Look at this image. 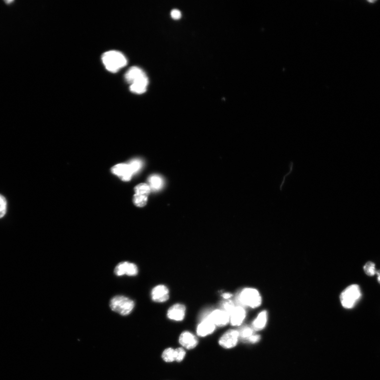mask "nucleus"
Here are the masks:
<instances>
[{
  "label": "nucleus",
  "instance_id": "nucleus-26",
  "mask_svg": "<svg viewBox=\"0 0 380 380\" xmlns=\"http://www.w3.org/2000/svg\"><path fill=\"white\" fill-rule=\"evenodd\" d=\"M172 18L175 20H178L181 17V12L178 9H173L171 12Z\"/></svg>",
  "mask_w": 380,
  "mask_h": 380
},
{
  "label": "nucleus",
  "instance_id": "nucleus-22",
  "mask_svg": "<svg viewBox=\"0 0 380 380\" xmlns=\"http://www.w3.org/2000/svg\"><path fill=\"white\" fill-rule=\"evenodd\" d=\"M239 332L240 337L246 340L250 338L254 334V330L252 327L247 326L242 327Z\"/></svg>",
  "mask_w": 380,
  "mask_h": 380
},
{
  "label": "nucleus",
  "instance_id": "nucleus-27",
  "mask_svg": "<svg viewBox=\"0 0 380 380\" xmlns=\"http://www.w3.org/2000/svg\"><path fill=\"white\" fill-rule=\"evenodd\" d=\"M261 338V337L259 335H257V334H253V336H252L250 338H249L247 340L248 342H250L252 343H257L259 341L260 339Z\"/></svg>",
  "mask_w": 380,
  "mask_h": 380
},
{
  "label": "nucleus",
  "instance_id": "nucleus-1",
  "mask_svg": "<svg viewBox=\"0 0 380 380\" xmlns=\"http://www.w3.org/2000/svg\"><path fill=\"white\" fill-rule=\"evenodd\" d=\"M125 78L130 84L129 89L132 93L142 94L146 92L148 79L143 69L135 66L130 67L127 71Z\"/></svg>",
  "mask_w": 380,
  "mask_h": 380
},
{
  "label": "nucleus",
  "instance_id": "nucleus-13",
  "mask_svg": "<svg viewBox=\"0 0 380 380\" xmlns=\"http://www.w3.org/2000/svg\"><path fill=\"white\" fill-rule=\"evenodd\" d=\"M246 317L245 308L239 305L235 306L230 315V322L232 326H239L243 323Z\"/></svg>",
  "mask_w": 380,
  "mask_h": 380
},
{
  "label": "nucleus",
  "instance_id": "nucleus-30",
  "mask_svg": "<svg viewBox=\"0 0 380 380\" xmlns=\"http://www.w3.org/2000/svg\"><path fill=\"white\" fill-rule=\"evenodd\" d=\"M12 2H14V1H12V0H10V1H5V3L8 4H10Z\"/></svg>",
  "mask_w": 380,
  "mask_h": 380
},
{
  "label": "nucleus",
  "instance_id": "nucleus-9",
  "mask_svg": "<svg viewBox=\"0 0 380 380\" xmlns=\"http://www.w3.org/2000/svg\"><path fill=\"white\" fill-rule=\"evenodd\" d=\"M111 172L118 176L124 181H129L134 175L128 164L120 163L111 169Z\"/></svg>",
  "mask_w": 380,
  "mask_h": 380
},
{
  "label": "nucleus",
  "instance_id": "nucleus-10",
  "mask_svg": "<svg viewBox=\"0 0 380 380\" xmlns=\"http://www.w3.org/2000/svg\"><path fill=\"white\" fill-rule=\"evenodd\" d=\"M151 297L155 302H166L169 297L168 288L164 285L155 286L152 291Z\"/></svg>",
  "mask_w": 380,
  "mask_h": 380
},
{
  "label": "nucleus",
  "instance_id": "nucleus-4",
  "mask_svg": "<svg viewBox=\"0 0 380 380\" xmlns=\"http://www.w3.org/2000/svg\"><path fill=\"white\" fill-rule=\"evenodd\" d=\"M361 296V292L358 285L353 284L345 289L340 295V301L342 306L346 309L355 307Z\"/></svg>",
  "mask_w": 380,
  "mask_h": 380
},
{
  "label": "nucleus",
  "instance_id": "nucleus-24",
  "mask_svg": "<svg viewBox=\"0 0 380 380\" xmlns=\"http://www.w3.org/2000/svg\"><path fill=\"white\" fill-rule=\"evenodd\" d=\"M7 211V201L3 195L0 194V219L2 218Z\"/></svg>",
  "mask_w": 380,
  "mask_h": 380
},
{
  "label": "nucleus",
  "instance_id": "nucleus-21",
  "mask_svg": "<svg viewBox=\"0 0 380 380\" xmlns=\"http://www.w3.org/2000/svg\"><path fill=\"white\" fill-rule=\"evenodd\" d=\"M235 304L232 300L227 299L223 301L221 304V310L226 312L231 315V314L235 307Z\"/></svg>",
  "mask_w": 380,
  "mask_h": 380
},
{
  "label": "nucleus",
  "instance_id": "nucleus-6",
  "mask_svg": "<svg viewBox=\"0 0 380 380\" xmlns=\"http://www.w3.org/2000/svg\"><path fill=\"white\" fill-rule=\"evenodd\" d=\"M239 338V331L231 330L221 337L219 343L222 348L226 349H232L237 345Z\"/></svg>",
  "mask_w": 380,
  "mask_h": 380
},
{
  "label": "nucleus",
  "instance_id": "nucleus-11",
  "mask_svg": "<svg viewBox=\"0 0 380 380\" xmlns=\"http://www.w3.org/2000/svg\"><path fill=\"white\" fill-rule=\"evenodd\" d=\"M186 308L184 305L176 304L169 308L167 316L170 319L175 321H182L186 316Z\"/></svg>",
  "mask_w": 380,
  "mask_h": 380
},
{
  "label": "nucleus",
  "instance_id": "nucleus-7",
  "mask_svg": "<svg viewBox=\"0 0 380 380\" xmlns=\"http://www.w3.org/2000/svg\"><path fill=\"white\" fill-rule=\"evenodd\" d=\"M205 317H208L215 326L220 327L226 326L230 322V316L222 310L211 312L203 318Z\"/></svg>",
  "mask_w": 380,
  "mask_h": 380
},
{
  "label": "nucleus",
  "instance_id": "nucleus-23",
  "mask_svg": "<svg viewBox=\"0 0 380 380\" xmlns=\"http://www.w3.org/2000/svg\"><path fill=\"white\" fill-rule=\"evenodd\" d=\"M365 273L369 276H374L376 274V265L371 261L367 262L363 267Z\"/></svg>",
  "mask_w": 380,
  "mask_h": 380
},
{
  "label": "nucleus",
  "instance_id": "nucleus-16",
  "mask_svg": "<svg viewBox=\"0 0 380 380\" xmlns=\"http://www.w3.org/2000/svg\"><path fill=\"white\" fill-rule=\"evenodd\" d=\"M150 190L153 191H159L164 186V180L159 175L153 174L150 176L148 179Z\"/></svg>",
  "mask_w": 380,
  "mask_h": 380
},
{
  "label": "nucleus",
  "instance_id": "nucleus-20",
  "mask_svg": "<svg viewBox=\"0 0 380 380\" xmlns=\"http://www.w3.org/2000/svg\"><path fill=\"white\" fill-rule=\"evenodd\" d=\"M133 174L138 173L142 168L143 163L140 159H134L128 164Z\"/></svg>",
  "mask_w": 380,
  "mask_h": 380
},
{
  "label": "nucleus",
  "instance_id": "nucleus-28",
  "mask_svg": "<svg viewBox=\"0 0 380 380\" xmlns=\"http://www.w3.org/2000/svg\"><path fill=\"white\" fill-rule=\"evenodd\" d=\"M232 296V295L229 293H225L222 295V297L226 300L230 299Z\"/></svg>",
  "mask_w": 380,
  "mask_h": 380
},
{
  "label": "nucleus",
  "instance_id": "nucleus-18",
  "mask_svg": "<svg viewBox=\"0 0 380 380\" xmlns=\"http://www.w3.org/2000/svg\"><path fill=\"white\" fill-rule=\"evenodd\" d=\"M148 196L144 195L135 194L133 196V202L137 207H143L147 204Z\"/></svg>",
  "mask_w": 380,
  "mask_h": 380
},
{
  "label": "nucleus",
  "instance_id": "nucleus-17",
  "mask_svg": "<svg viewBox=\"0 0 380 380\" xmlns=\"http://www.w3.org/2000/svg\"><path fill=\"white\" fill-rule=\"evenodd\" d=\"M162 358L167 362L175 361V350L172 348L166 349L162 353Z\"/></svg>",
  "mask_w": 380,
  "mask_h": 380
},
{
  "label": "nucleus",
  "instance_id": "nucleus-12",
  "mask_svg": "<svg viewBox=\"0 0 380 380\" xmlns=\"http://www.w3.org/2000/svg\"><path fill=\"white\" fill-rule=\"evenodd\" d=\"M179 342L182 346L188 350H192L198 344V340L191 333L185 331L181 333Z\"/></svg>",
  "mask_w": 380,
  "mask_h": 380
},
{
  "label": "nucleus",
  "instance_id": "nucleus-31",
  "mask_svg": "<svg viewBox=\"0 0 380 380\" xmlns=\"http://www.w3.org/2000/svg\"><path fill=\"white\" fill-rule=\"evenodd\" d=\"M376 1H369V2L373 3L375 2Z\"/></svg>",
  "mask_w": 380,
  "mask_h": 380
},
{
  "label": "nucleus",
  "instance_id": "nucleus-8",
  "mask_svg": "<svg viewBox=\"0 0 380 380\" xmlns=\"http://www.w3.org/2000/svg\"><path fill=\"white\" fill-rule=\"evenodd\" d=\"M114 273L118 276H123L124 274L129 276H135L139 273L138 268L133 264L129 262H122L115 268Z\"/></svg>",
  "mask_w": 380,
  "mask_h": 380
},
{
  "label": "nucleus",
  "instance_id": "nucleus-15",
  "mask_svg": "<svg viewBox=\"0 0 380 380\" xmlns=\"http://www.w3.org/2000/svg\"><path fill=\"white\" fill-rule=\"evenodd\" d=\"M268 318V312L266 310L261 311L253 320L252 328L254 331H261L265 328Z\"/></svg>",
  "mask_w": 380,
  "mask_h": 380
},
{
  "label": "nucleus",
  "instance_id": "nucleus-14",
  "mask_svg": "<svg viewBox=\"0 0 380 380\" xmlns=\"http://www.w3.org/2000/svg\"><path fill=\"white\" fill-rule=\"evenodd\" d=\"M215 326L211 320L205 317L198 325L196 332L199 337H205L212 334L215 330Z\"/></svg>",
  "mask_w": 380,
  "mask_h": 380
},
{
  "label": "nucleus",
  "instance_id": "nucleus-2",
  "mask_svg": "<svg viewBox=\"0 0 380 380\" xmlns=\"http://www.w3.org/2000/svg\"><path fill=\"white\" fill-rule=\"evenodd\" d=\"M237 305L244 307L256 309L262 303V297L260 292L254 288L247 287L242 290L236 296Z\"/></svg>",
  "mask_w": 380,
  "mask_h": 380
},
{
  "label": "nucleus",
  "instance_id": "nucleus-25",
  "mask_svg": "<svg viewBox=\"0 0 380 380\" xmlns=\"http://www.w3.org/2000/svg\"><path fill=\"white\" fill-rule=\"evenodd\" d=\"M186 355V352L184 349L182 348L175 349V361L180 362L184 359Z\"/></svg>",
  "mask_w": 380,
  "mask_h": 380
},
{
  "label": "nucleus",
  "instance_id": "nucleus-3",
  "mask_svg": "<svg viewBox=\"0 0 380 380\" xmlns=\"http://www.w3.org/2000/svg\"><path fill=\"white\" fill-rule=\"evenodd\" d=\"M102 62L106 69L111 73H117L126 66L127 58L119 51H108L102 56Z\"/></svg>",
  "mask_w": 380,
  "mask_h": 380
},
{
  "label": "nucleus",
  "instance_id": "nucleus-29",
  "mask_svg": "<svg viewBox=\"0 0 380 380\" xmlns=\"http://www.w3.org/2000/svg\"><path fill=\"white\" fill-rule=\"evenodd\" d=\"M376 274H378V282L380 284V270L378 271H377Z\"/></svg>",
  "mask_w": 380,
  "mask_h": 380
},
{
  "label": "nucleus",
  "instance_id": "nucleus-19",
  "mask_svg": "<svg viewBox=\"0 0 380 380\" xmlns=\"http://www.w3.org/2000/svg\"><path fill=\"white\" fill-rule=\"evenodd\" d=\"M135 194L148 196L150 194V188L146 183H141L137 185L134 189Z\"/></svg>",
  "mask_w": 380,
  "mask_h": 380
},
{
  "label": "nucleus",
  "instance_id": "nucleus-5",
  "mask_svg": "<svg viewBox=\"0 0 380 380\" xmlns=\"http://www.w3.org/2000/svg\"><path fill=\"white\" fill-rule=\"evenodd\" d=\"M110 307L113 311L122 316H127L132 312L135 306L134 301L124 296H116L110 300Z\"/></svg>",
  "mask_w": 380,
  "mask_h": 380
}]
</instances>
